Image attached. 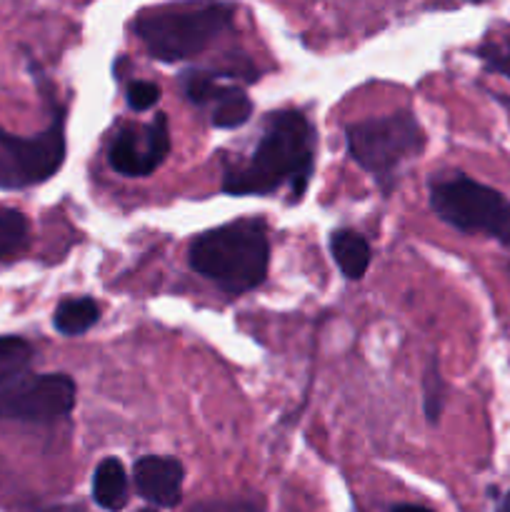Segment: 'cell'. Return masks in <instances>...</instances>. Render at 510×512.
Masks as SVG:
<instances>
[{"mask_svg": "<svg viewBox=\"0 0 510 512\" xmlns=\"http://www.w3.org/2000/svg\"><path fill=\"white\" fill-rule=\"evenodd\" d=\"M315 130L300 110H275L248 158L230 160L223 170V193L270 195L288 185L290 203L303 198L313 175Z\"/></svg>", "mask_w": 510, "mask_h": 512, "instance_id": "6da1fadb", "label": "cell"}, {"mask_svg": "<svg viewBox=\"0 0 510 512\" xmlns=\"http://www.w3.org/2000/svg\"><path fill=\"white\" fill-rule=\"evenodd\" d=\"M190 268L218 285L223 293L240 295L263 285L270 263L268 228L260 218H240L193 238Z\"/></svg>", "mask_w": 510, "mask_h": 512, "instance_id": "7a4b0ae2", "label": "cell"}, {"mask_svg": "<svg viewBox=\"0 0 510 512\" xmlns=\"http://www.w3.org/2000/svg\"><path fill=\"white\" fill-rule=\"evenodd\" d=\"M233 13L235 8L228 3L148 10L135 18L133 30L153 58L175 63L203 53L228 28Z\"/></svg>", "mask_w": 510, "mask_h": 512, "instance_id": "3957f363", "label": "cell"}, {"mask_svg": "<svg viewBox=\"0 0 510 512\" xmlns=\"http://www.w3.org/2000/svg\"><path fill=\"white\" fill-rule=\"evenodd\" d=\"M430 208L450 228L498 240L508 253L510 273V200L468 175H445L430 183Z\"/></svg>", "mask_w": 510, "mask_h": 512, "instance_id": "277c9868", "label": "cell"}, {"mask_svg": "<svg viewBox=\"0 0 510 512\" xmlns=\"http://www.w3.org/2000/svg\"><path fill=\"white\" fill-rule=\"evenodd\" d=\"M345 140H348L350 158L365 173L373 175L383 193L393 190L400 165L423 153L425 148V133L410 110L348 125Z\"/></svg>", "mask_w": 510, "mask_h": 512, "instance_id": "5b68a950", "label": "cell"}, {"mask_svg": "<svg viewBox=\"0 0 510 512\" xmlns=\"http://www.w3.org/2000/svg\"><path fill=\"white\" fill-rule=\"evenodd\" d=\"M65 160L63 113L38 135H13L0 128V188L18 190L53 178Z\"/></svg>", "mask_w": 510, "mask_h": 512, "instance_id": "8992f818", "label": "cell"}, {"mask_svg": "<svg viewBox=\"0 0 510 512\" xmlns=\"http://www.w3.org/2000/svg\"><path fill=\"white\" fill-rule=\"evenodd\" d=\"M75 408L73 378L60 373L23 375L0 385V420L55 423Z\"/></svg>", "mask_w": 510, "mask_h": 512, "instance_id": "52a82bcc", "label": "cell"}, {"mask_svg": "<svg viewBox=\"0 0 510 512\" xmlns=\"http://www.w3.org/2000/svg\"><path fill=\"white\" fill-rule=\"evenodd\" d=\"M170 153V128L163 113L148 125H128L118 130L108 145L110 168L125 178H145L160 168Z\"/></svg>", "mask_w": 510, "mask_h": 512, "instance_id": "ba28073f", "label": "cell"}, {"mask_svg": "<svg viewBox=\"0 0 510 512\" xmlns=\"http://www.w3.org/2000/svg\"><path fill=\"white\" fill-rule=\"evenodd\" d=\"M183 480V463L170 455H145L133 468L135 493L153 508H175L183 498Z\"/></svg>", "mask_w": 510, "mask_h": 512, "instance_id": "9c48e42d", "label": "cell"}, {"mask_svg": "<svg viewBox=\"0 0 510 512\" xmlns=\"http://www.w3.org/2000/svg\"><path fill=\"white\" fill-rule=\"evenodd\" d=\"M330 255L348 280H360L370 268V245L360 233L340 228L330 235Z\"/></svg>", "mask_w": 510, "mask_h": 512, "instance_id": "30bf717a", "label": "cell"}, {"mask_svg": "<svg viewBox=\"0 0 510 512\" xmlns=\"http://www.w3.org/2000/svg\"><path fill=\"white\" fill-rule=\"evenodd\" d=\"M128 475L118 458H105L93 473V500L98 508L120 512L128 505Z\"/></svg>", "mask_w": 510, "mask_h": 512, "instance_id": "8fae6325", "label": "cell"}, {"mask_svg": "<svg viewBox=\"0 0 510 512\" xmlns=\"http://www.w3.org/2000/svg\"><path fill=\"white\" fill-rule=\"evenodd\" d=\"M100 320V305L93 298H65L53 313V328L65 338L85 335Z\"/></svg>", "mask_w": 510, "mask_h": 512, "instance_id": "7c38bea8", "label": "cell"}, {"mask_svg": "<svg viewBox=\"0 0 510 512\" xmlns=\"http://www.w3.org/2000/svg\"><path fill=\"white\" fill-rule=\"evenodd\" d=\"M253 115L248 93L235 85H220L213 98V125L220 130H233L245 125Z\"/></svg>", "mask_w": 510, "mask_h": 512, "instance_id": "4fadbf2b", "label": "cell"}, {"mask_svg": "<svg viewBox=\"0 0 510 512\" xmlns=\"http://www.w3.org/2000/svg\"><path fill=\"white\" fill-rule=\"evenodd\" d=\"M33 360V345L18 335H0V385L23 378Z\"/></svg>", "mask_w": 510, "mask_h": 512, "instance_id": "5bb4252c", "label": "cell"}, {"mask_svg": "<svg viewBox=\"0 0 510 512\" xmlns=\"http://www.w3.org/2000/svg\"><path fill=\"white\" fill-rule=\"evenodd\" d=\"M28 245V218L20 210L0 208V260H10Z\"/></svg>", "mask_w": 510, "mask_h": 512, "instance_id": "9a60e30c", "label": "cell"}, {"mask_svg": "<svg viewBox=\"0 0 510 512\" xmlns=\"http://www.w3.org/2000/svg\"><path fill=\"white\" fill-rule=\"evenodd\" d=\"M445 405V380L440 375L438 360H430L428 370L423 375V410L430 425H438Z\"/></svg>", "mask_w": 510, "mask_h": 512, "instance_id": "2e32d148", "label": "cell"}, {"mask_svg": "<svg viewBox=\"0 0 510 512\" xmlns=\"http://www.w3.org/2000/svg\"><path fill=\"white\" fill-rule=\"evenodd\" d=\"M183 80V90H185V98L195 105H205V103H213L215 93H218L220 85L215 83L218 80V73H210V70H185L180 75Z\"/></svg>", "mask_w": 510, "mask_h": 512, "instance_id": "e0dca14e", "label": "cell"}, {"mask_svg": "<svg viewBox=\"0 0 510 512\" xmlns=\"http://www.w3.org/2000/svg\"><path fill=\"white\" fill-rule=\"evenodd\" d=\"M188 512H265V505L260 498H220L203 500Z\"/></svg>", "mask_w": 510, "mask_h": 512, "instance_id": "ac0fdd59", "label": "cell"}, {"mask_svg": "<svg viewBox=\"0 0 510 512\" xmlns=\"http://www.w3.org/2000/svg\"><path fill=\"white\" fill-rule=\"evenodd\" d=\"M125 98H128V105L135 113H143V110H150L158 103L160 88L155 83H148V80H133L125 90Z\"/></svg>", "mask_w": 510, "mask_h": 512, "instance_id": "d6986e66", "label": "cell"}, {"mask_svg": "<svg viewBox=\"0 0 510 512\" xmlns=\"http://www.w3.org/2000/svg\"><path fill=\"white\" fill-rule=\"evenodd\" d=\"M390 512H433V510L423 508V505H395Z\"/></svg>", "mask_w": 510, "mask_h": 512, "instance_id": "ffe728a7", "label": "cell"}, {"mask_svg": "<svg viewBox=\"0 0 510 512\" xmlns=\"http://www.w3.org/2000/svg\"><path fill=\"white\" fill-rule=\"evenodd\" d=\"M40 512H83L80 505H55V508H45Z\"/></svg>", "mask_w": 510, "mask_h": 512, "instance_id": "44dd1931", "label": "cell"}, {"mask_svg": "<svg viewBox=\"0 0 510 512\" xmlns=\"http://www.w3.org/2000/svg\"><path fill=\"white\" fill-rule=\"evenodd\" d=\"M500 512H510V493L505 495L503 503H500Z\"/></svg>", "mask_w": 510, "mask_h": 512, "instance_id": "7402d4cb", "label": "cell"}, {"mask_svg": "<svg viewBox=\"0 0 510 512\" xmlns=\"http://www.w3.org/2000/svg\"><path fill=\"white\" fill-rule=\"evenodd\" d=\"M138 512H158L155 508H143V510H138Z\"/></svg>", "mask_w": 510, "mask_h": 512, "instance_id": "603a6c76", "label": "cell"}, {"mask_svg": "<svg viewBox=\"0 0 510 512\" xmlns=\"http://www.w3.org/2000/svg\"><path fill=\"white\" fill-rule=\"evenodd\" d=\"M508 105H510V103H508Z\"/></svg>", "mask_w": 510, "mask_h": 512, "instance_id": "cb8c5ba5", "label": "cell"}]
</instances>
